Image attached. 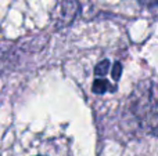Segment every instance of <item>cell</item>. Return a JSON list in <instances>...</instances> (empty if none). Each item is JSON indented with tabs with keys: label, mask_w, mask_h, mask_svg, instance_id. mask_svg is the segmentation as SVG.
<instances>
[{
	"label": "cell",
	"mask_w": 158,
	"mask_h": 156,
	"mask_svg": "<svg viewBox=\"0 0 158 156\" xmlns=\"http://www.w3.org/2000/svg\"><path fill=\"white\" fill-rule=\"evenodd\" d=\"M133 112L147 129H151V131H156L157 107L154 86L144 88L142 91H137L136 98L133 99Z\"/></svg>",
	"instance_id": "cell-1"
},
{
	"label": "cell",
	"mask_w": 158,
	"mask_h": 156,
	"mask_svg": "<svg viewBox=\"0 0 158 156\" xmlns=\"http://www.w3.org/2000/svg\"><path fill=\"white\" fill-rule=\"evenodd\" d=\"M81 4L78 0H57V4L54 8V22L58 28H65L72 24L77 18Z\"/></svg>",
	"instance_id": "cell-2"
}]
</instances>
